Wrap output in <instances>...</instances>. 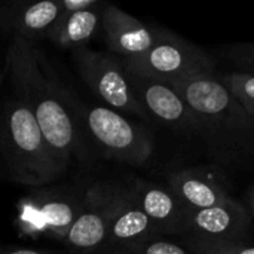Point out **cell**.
I'll return each instance as SVG.
<instances>
[{
    "label": "cell",
    "mask_w": 254,
    "mask_h": 254,
    "mask_svg": "<svg viewBox=\"0 0 254 254\" xmlns=\"http://www.w3.org/2000/svg\"><path fill=\"white\" fill-rule=\"evenodd\" d=\"M112 201L113 182L91 177L83 205L63 243L70 253L82 254L106 246Z\"/></svg>",
    "instance_id": "obj_8"
},
{
    "label": "cell",
    "mask_w": 254,
    "mask_h": 254,
    "mask_svg": "<svg viewBox=\"0 0 254 254\" xmlns=\"http://www.w3.org/2000/svg\"><path fill=\"white\" fill-rule=\"evenodd\" d=\"M4 73L9 76L13 95L27 104L64 171L77 168L86 173L94 168L97 159L63 98L60 77L36 43L12 39Z\"/></svg>",
    "instance_id": "obj_1"
},
{
    "label": "cell",
    "mask_w": 254,
    "mask_h": 254,
    "mask_svg": "<svg viewBox=\"0 0 254 254\" xmlns=\"http://www.w3.org/2000/svg\"><path fill=\"white\" fill-rule=\"evenodd\" d=\"M63 15V0H43L34 3L9 0L0 33L10 34L12 39H24L36 43V40L48 39Z\"/></svg>",
    "instance_id": "obj_14"
},
{
    "label": "cell",
    "mask_w": 254,
    "mask_h": 254,
    "mask_svg": "<svg viewBox=\"0 0 254 254\" xmlns=\"http://www.w3.org/2000/svg\"><path fill=\"white\" fill-rule=\"evenodd\" d=\"M71 57L83 83L101 106L122 115L149 119L131 89L127 70L118 55L80 48L73 51Z\"/></svg>",
    "instance_id": "obj_7"
},
{
    "label": "cell",
    "mask_w": 254,
    "mask_h": 254,
    "mask_svg": "<svg viewBox=\"0 0 254 254\" xmlns=\"http://www.w3.org/2000/svg\"><path fill=\"white\" fill-rule=\"evenodd\" d=\"M167 28L149 25L128 12L106 3L101 15V34L107 52L119 58H134L147 52Z\"/></svg>",
    "instance_id": "obj_11"
},
{
    "label": "cell",
    "mask_w": 254,
    "mask_h": 254,
    "mask_svg": "<svg viewBox=\"0 0 254 254\" xmlns=\"http://www.w3.org/2000/svg\"><path fill=\"white\" fill-rule=\"evenodd\" d=\"M183 243L196 254H254V247L246 246L243 243L198 238L192 235L179 237Z\"/></svg>",
    "instance_id": "obj_17"
},
{
    "label": "cell",
    "mask_w": 254,
    "mask_h": 254,
    "mask_svg": "<svg viewBox=\"0 0 254 254\" xmlns=\"http://www.w3.org/2000/svg\"><path fill=\"white\" fill-rule=\"evenodd\" d=\"M252 225L246 205L235 198L202 210H189L188 235L241 243Z\"/></svg>",
    "instance_id": "obj_15"
},
{
    "label": "cell",
    "mask_w": 254,
    "mask_h": 254,
    "mask_svg": "<svg viewBox=\"0 0 254 254\" xmlns=\"http://www.w3.org/2000/svg\"><path fill=\"white\" fill-rule=\"evenodd\" d=\"M127 74L131 89L149 119L153 118L180 134H196L201 137L198 122L195 121L185 98L170 83L128 71Z\"/></svg>",
    "instance_id": "obj_10"
},
{
    "label": "cell",
    "mask_w": 254,
    "mask_h": 254,
    "mask_svg": "<svg viewBox=\"0 0 254 254\" xmlns=\"http://www.w3.org/2000/svg\"><path fill=\"white\" fill-rule=\"evenodd\" d=\"M60 89L92 156L129 167H143L155 150L152 132L140 122L128 119L101 104H91L60 80Z\"/></svg>",
    "instance_id": "obj_4"
},
{
    "label": "cell",
    "mask_w": 254,
    "mask_h": 254,
    "mask_svg": "<svg viewBox=\"0 0 254 254\" xmlns=\"http://www.w3.org/2000/svg\"><path fill=\"white\" fill-rule=\"evenodd\" d=\"M82 254H132L131 252L125 250V249H116V247H109V246H104V247H100V249H95V250H89V252H85Z\"/></svg>",
    "instance_id": "obj_22"
},
{
    "label": "cell",
    "mask_w": 254,
    "mask_h": 254,
    "mask_svg": "<svg viewBox=\"0 0 254 254\" xmlns=\"http://www.w3.org/2000/svg\"><path fill=\"white\" fill-rule=\"evenodd\" d=\"M121 60L128 73L167 83L216 73L214 61L199 46L170 30H165L162 37L143 55Z\"/></svg>",
    "instance_id": "obj_6"
},
{
    "label": "cell",
    "mask_w": 254,
    "mask_h": 254,
    "mask_svg": "<svg viewBox=\"0 0 254 254\" xmlns=\"http://www.w3.org/2000/svg\"><path fill=\"white\" fill-rule=\"evenodd\" d=\"M3 74H4V68L1 67V63H0V88H1V83H3Z\"/></svg>",
    "instance_id": "obj_25"
},
{
    "label": "cell",
    "mask_w": 254,
    "mask_h": 254,
    "mask_svg": "<svg viewBox=\"0 0 254 254\" xmlns=\"http://www.w3.org/2000/svg\"><path fill=\"white\" fill-rule=\"evenodd\" d=\"M33 113L16 97L0 106V180L28 189L67 177Z\"/></svg>",
    "instance_id": "obj_3"
},
{
    "label": "cell",
    "mask_w": 254,
    "mask_h": 254,
    "mask_svg": "<svg viewBox=\"0 0 254 254\" xmlns=\"http://www.w3.org/2000/svg\"><path fill=\"white\" fill-rule=\"evenodd\" d=\"M186 101L201 137L220 156L232 158L254 143V119L217 73L170 83Z\"/></svg>",
    "instance_id": "obj_2"
},
{
    "label": "cell",
    "mask_w": 254,
    "mask_h": 254,
    "mask_svg": "<svg viewBox=\"0 0 254 254\" xmlns=\"http://www.w3.org/2000/svg\"><path fill=\"white\" fill-rule=\"evenodd\" d=\"M128 252L132 254H196L183 243L182 238L171 240L165 235L155 237L144 243H140L128 249Z\"/></svg>",
    "instance_id": "obj_19"
},
{
    "label": "cell",
    "mask_w": 254,
    "mask_h": 254,
    "mask_svg": "<svg viewBox=\"0 0 254 254\" xmlns=\"http://www.w3.org/2000/svg\"><path fill=\"white\" fill-rule=\"evenodd\" d=\"M104 4V1L97 0V3L91 7L68 13L64 12L46 40L71 52L80 48H88V43L101 31V15Z\"/></svg>",
    "instance_id": "obj_16"
},
{
    "label": "cell",
    "mask_w": 254,
    "mask_h": 254,
    "mask_svg": "<svg viewBox=\"0 0 254 254\" xmlns=\"http://www.w3.org/2000/svg\"><path fill=\"white\" fill-rule=\"evenodd\" d=\"M7 4H9V0H0V28H1V22H3L4 13H6Z\"/></svg>",
    "instance_id": "obj_24"
},
{
    "label": "cell",
    "mask_w": 254,
    "mask_h": 254,
    "mask_svg": "<svg viewBox=\"0 0 254 254\" xmlns=\"http://www.w3.org/2000/svg\"><path fill=\"white\" fill-rule=\"evenodd\" d=\"M91 176L31 188L15 204L13 228L18 235L33 241L64 243L82 205Z\"/></svg>",
    "instance_id": "obj_5"
},
{
    "label": "cell",
    "mask_w": 254,
    "mask_h": 254,
    "mask_svg": "<svg viewBox=\"0 0 254 254\" xmlns=\"http://www.w3.org/2000/svg\"><path fill=\"white\" fill-rule=\"evenodd\" d=\"M246 208L249 210L250 213V217H252V223H254V186L247 192V198H246Z\"/></svg>",
    "instance_id": "obj_23"
},
{
    "label": "cell",
    "mask_w": 254,
    "mask_h": 254,
    "mask_svg": "<svg viewBox=\"0 0 254 254\" xmlns=\"http://www.w3.org/2000/svg\"><path fill=\"white\" fill-rule=\"evenodd\" d=\"M167 186L189 210H202L232 199L228 176L216 165H198L173 171Z\"/></svg>",
    "instance_id": "obj_12"
},
{
    "label": "cell",
    "mask_w": 254,
    "mask_h": 254,
    "mask_svg": "<svg viewBox=\"0 0 254 254\" xmlns=\"http://www.w3.org/2000/svg\"><path fill=\"white\" fill-rule=\"evenodd\" d=\"M112 182L113 201L106 246L128 250L150 238L161 237L159 229L129 198L119 180Z\"/></svg>",
    "instance_id": "obj_13"
},
{
    "label": "cell",
    "mask_w": 254,
    "mask_h": 254,
    "mask_svg": "<svg viewBox=\"0 0 254 254\" xmlns=\"http://www.w3.org/2000/svg\"><path fill=\"white\" fill-rule=\"evenodd\" d=\"M0 254H61L43 249H28V247H15V246H0Z\"/></svg>",
    "instance_id": "obj_21"
},
{
    "label": "cell",
    "mask_w": 254,
    "mask_h": 254,
    "mask_svg": "<svg viewBox=\"0 0 254 254\" xmlns=\"http://www.w3.org/2000/svg\"><path fill=\"white\" fill-rule=\"evenodd\" d=\"M226 57L237 65L235 71L254 73V43L232 45L226 49Z\"/></svg>",
    "instance_id": "obj_20"
},
{
    "label": "cell",
    "mask_w": 254,
    "mask_h": 254,
    "mask_svg": "<svg viewBox=\"0 0 254 254\" xmlns=\"http://www.w3.org/2000/svg\"><path fill=\"white\" fill-rule=\"evenodd\" d=\"M119 183L162 235H188L189 208L167 185H158L143 177H125Z\"/></svg>",
    "instance_id": "obj_9"
},
{
    "label": "cell",
    "mask_w": 254,
    "mask_h": 254,
    "mask_svg": "<svg viewBox=\"0 0 254 254\" xmlns=\"http://www.w3.org/2000/svg\"><path fill=\"white\" fill-rule=\"evenodd\" d=\"M222 80L254 119V73L229 71L222 74Z\"/></svg>",
    "instance_id": "obj_18"
}]
</instances>
